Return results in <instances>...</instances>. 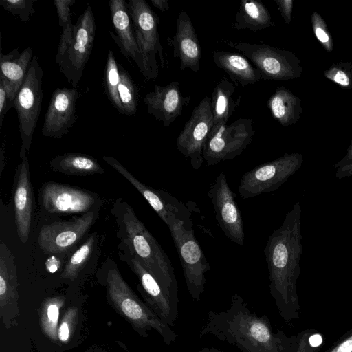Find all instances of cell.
Returning <instances> with one entry per match:
<instances>
[{
	"instance_id": "cell-9",
	"label": "cell",
	"mask_w": 352,
	"mask_h": 352,
	"mask_svg": "<svg viewBox=\"0 0 352 352\" xmlns=\"http://www.w3.org/2000/svg\"><path fill=\"white\" fill-rule=\"evenodd\" d=\"M303 162L301 153H285L254 167L241 176L238 186L239 195L249 199L276 190L299 170Z\"/></svg>"
},
{
	"instance_id": "cell-34",
	"label": "cell",
	"mask_w": 352,
	"mask_h": 352,
	"mask_svg": "<svg viewBox=\"0 0 352 352\" xmlns=\"http://www.w3.org/2000/svg\"><path fill=\"white\" fill-rule=\"evenodd\" d=\"M324 76L344 89L352 88V63L347 61L333 63L324 72Z\"/></svg>"
},
{
	"instance_id": "cell-23",
	"label": "cell",
	"mask_w": 352,
	"mask_h": 352,
	"mask_svg": "<svg viewBox=\"0 0 352 352\" xmlns=\"http://www.w3.org/2000/svg\"><path fill=\"white\" fill-rule=\"evenodd\" d=\"M215 65L226 72L236 86L245 87L262 80L259 71L243 54L222 50H214Z\"/></svg>"
},
{
	"instance_id": "cell-10",
	"label": "cell",
	"mask_w": 352,
	"mask_h": 352,
	"mask_svg": "<svg viewBox=\"0 0 352 352\" xmlns=\"http://www.w3.org/2000/svg\"><path fill=\"white\" fill-rule=\"evenodd\" d=\"M126 6L148 80H155L159 72L157 54L162 66L164 65V50L158 32L159 17L144 0H129Z\"/></svg>"
},
{
	"instance_id": "cell-36",
	"label": "cell",
	"mask_w": 352,
	"mask_h": 352,
	"mask_svg": "<svg viewBox=\"0 0 352 352\" xmlns=\"http://www.w3.org/2000/svg\"><path fill=\"white\" fill-rule=\"evenodd\" d=\"M311 21L317 40L327 52H331L333 50V41L325 21L316 11L311 14Z\"/></svg>"
},
{
	"instance_id": "cell-22",
	"label": "cell",
	"mask_w": 352,
	"mask_h": 352,
	"mask_svg": "<svg viewBox=\"0 0 352 352\" xmlns=\"http://www.w3.org/2000/svg\"><path fill=\"white\" fill-rule=\"evenodd\" d=\"M112 23L116 35L110 32L114 41L121 52L129 59L133 60L138 65L141 74L148 80L144 60L139 51L134 28L126 1L124 0H111L109 2Z\"/></svg>"
},
{
	"instance_id": "cell-12",
	"label": "cell",
	"mask_w": 352,
	"mask_h": 352,
	"mask_svg": "<svg viewBox=\"0 0 352 352\" xmlns=\"http://www.w3.org/2000/svg\"><path fill=\"white\" fill-rule=\"evenodd\" d=\"M255 134L253 120L239 118L210 133L205 143L203 158L208 166L240 155Z\"/></svg>"
},
{
	"instance_id": "cell-25",
	"label": "cell",
	"mask_w": 352,
	"mask_h": 352,
	"mask_svg": "<svg viewBox=\"0 0 352 352\" xmlns=\"http://www.w3.org/2000/svg\"><path fill=\"white\" fill-rule=\"evenodd\" d=\"M301 99L284 87H278L270 97L267 105L272 117L282 126L297 123L302 112Z\"/></svg>"
},
{
	"instance_id": "cell-15",
	"label": "cell",
	"mask_w": 352,
	"mask_h": 352,
	"mask_svg": "<svg viewBox=\"0 0 352 352\" xmlns=\"http://www.w3.org/2000/svg\"><path fill=\"white\" fill-rule=\"evenodd\" d=\"M40 198L44 210L53 214H85L100 206L96 194L54 182L43 184Z\"/></svg>"
},
{
	"instance_id": "cell-37",
	"label": "cell",
	"mask_w": 352,
	"mask_h": 352,
	"mask_svg": "<svg viewBox=\"0 0 352 352\" xmlns=\"http://www.w3.org/2000/svg\"><path fill=\"white\" fill-rule=\"evenodd\" d=\"M59 309L55 303L48 305L45 314H43L42 321L45 332L51 337L56 336V325L58 320Z\"/></svg>"
},
{
	"instance_id": "cell-46",
	"label": "cell",
	"mask_w": 352,
	"mask_h": 352,
	"mask_svg": "<svg viewBox=\"0 0 352 352\" xmlns=\"http://www.w3.org/2000/svg\"><path fill=\"white\" fill-rule=\"evenodd\" d=\"M6 143L3 142L0 151V173H1L6 166Z\"/></svg>"
},
{
	"instance_id": "cell-17",
	"label": "cell",
	"mask_w": 352,
	"mask_h": 352,
	"mask_svg": "<svg viewBox=\"0 0 352 352\" xmlns=\"http://www.w3.org/2000/svg\"><path fill=\"white\" fill-rule=\"evenodd\" d=\"M102 159L137 189L167 226L171 220L192 225L191 213L181 201L164 190H157L142 183L116 158L104 156Z\"/></svg>"
},
{
	"instance_id": "cell-29",
	"label": "cell",
	"mask_w": 352,
	"mask_h": 352,
	"mask_svg": "<svg viewBox=\"0 0 352 352\" xmlns=\"http://www.w3.org/2000/svg\"><path fill=\"white\" fill-rule=\"evenodd\" d=\"M17 295V272L15 257L8 245L0 243V302L1 306Z\"/></svg>"
},
{
	"instance_id": "cell-2",
	"label": "cell",
	"mask_w": 352,
	"mask_h": 352,
	"mask_svg": "<svg viewBox=\"0 0 352 352\" xmlns=\"http://www.w3.org/2000/svg\"><path fill=\"white\" fill-rule=\"evenodd\" d=\"M211 334L243 352H287L292 336L281 330L274 331L269 319L252 313L242 297L234 294L229 308L210 311L200 333Z\"/></svg>"
},
{
	"instance_id": "cell-38",
	"label": "cell",
	"mask_w": 352,
	"mask_h": 352,
	"mask_svg": "<svg viewBox=\"0 0 352 352\" xmlns=\"http://www.w3.org/2000/svg\"><path fill=\"white\" fill-rule=\"evenodd\" d=\"M75 2V0H55L54 1L56 8L58 24L62 30L73 24L72 23L70 7Z\"/></svg>"
},
{
	"instance_id": "cell-42",
	"label": "cell",
	"mask_w": 352,
	"mask_h": 352,
	"mask_svg": "<svg viewBox=\"0 0 352 352\" xmlns=\"http://www.w3.org/2000/svg\"><path fill=\"white\" fill-rule=\"evenodd\" d=\"M68 316L65 315V318L62 321L58 330V338L60 340L65 342L68 340L69 337V322L68 321Z\"/></svg>"
},
{
	"instance_id": "cell-39",
	"label": "cell",
	"mask_w": 352,
	"mask_h": 352,
	"mask_svg": "<svg viewBox=\"0 0 352 352\" xmlns=\"http://www.w3.org/2000/svg\"><path fill=\"white\" fill-rule=\"evenodd\" d=\"M326 352H352V329L343 334Z\"/></svg>"
},
{
	"instance_id": "cell-14",
	"label": "cell",
	"mask_w": 352,
	"mask_h": 352,
	"mask_svg": "<svg viewBox=\"0 0 352 352\" xmlns=\"http://www.w3.org/2000/svg\"><path fill=\"white\" fill-rule=\"evenodd\" d=\"M212 126L210 97L206 96L194 108L176 140L177 150L195 170L202 166L204 147Z\"/></svg>"
},
{
	"instance_id": "cell-31",
	"label": "cell",
	"mask_w": 352,
	"mask_h": 352,
	"mask_svg": "<svg viewBox=\"0 0 352 352\" xmlns=\"http://www.w3.org/2000/svg\"><path fill=\"white\" fill-rule=\"evenodd\" d=\"M95 234L89 236L72 254L62 272L64 279H74L87 263L94 251Z\"/></svg>"
},
{
	"instance_id": "cell-20",
	"label": "cell",
	"mask_w": 352,
	"mask_h": 352,
	"mask_svg": "<svg viewBox=\"0 0 352 352\" xmlns=\"http://www.w3.org/2000/svg\"><path fill=\"white\" fill-rule=\"evenodd\" d=\"M14 185V208L16 232L21 243L29 239L32 219L33 191L30 180L29 161L27 155L21 157Z\"/></svg>"
},
{
	"instance_id": "cell-45",
	"label": "cell",
	"mask_w": 352,
	"mask_h": 352,
	"mask_svg": "<svg viewBox=\"0 0 352 352\" xmlns=\"http://www.w3.org/2000/svg\"><path fill=\"white\" fill-rule=\"evenodd\" d=\"M151 3L161 12H166L169 9L168 0H151Z\"/></svg>"
},
{
	"instance_id": "cell-32",
	"label": "cell",
	"mask_w": 352,
	"mask_h": 352,
	"mask_svg": "<svg viewBox=\"0 0 352 352\" xmlns=\"http://www.w3.org/2000/svg\"><path fill=\"white\" fill-rule=\"evenodd\" d=\"M324 344L321 333L316 329H307L292 336L287 352H320Z\"/></svg>"
},
{
	"instance_id": "cell-7",
	"label": "cell",
	"mask_w": 352,
	"mask_h": 352,
	"mask_svg": "<svg viewBox=\"0 0 352 352\" xmlns=\"http://www.w3.org/2000/svg\"><path fill=\"white\" fill-rule=\"evenodd\" d=\"M167 226L179 254L189 294L198 300L204 292L206 273L210 265L195 236L192 225L171 220Z\"/></svg>"
},
{
	"instance_id": "cell-35",
	"label": "cell",
	"mask_w": 352,
	"mask_h": 352,
	"mask_svg": "<svg viewBox=\"0 0 352 352\" xmlns=\"http://www.w3.org/2000/svg\"><path fill=\"white\" fill-rule=\"evenodd\" d=\"M36 1L0 0V5L13 16H18L22 21L26 23L29 21L30 15L36 12L34 8Z\"/></svg>"
},
{
	"instance_id": "cell-26",
	"label": "cell",
	"mask_w": 352,
	"mask_h": 352,
	"mask_svg": "<svg viewBox=\"0 0 352 352\" xmlns=\"http://www.w3.org/2000/svg\"><path fill=\"white\" fill-rule=\"evenodd\" d=\"M234 18L232 28L237 30L258 32L275 26L269 10L259 1L241 0Z\"/></svg>"
},
{
	"instance_id": "cell-1",
	"label": "cell",
	"mask_w": 352,
	"mask_h": 352,
	"mask_svg": "<svg viewBox=\"0 0 352 352\" xmlns=\"http://www.w3.org/2000/svg\"><path fill=\"white\" fill-rule=\"evenodd\" d=\"M301 212L299 202H296L281 226L269 236L264 248L270 294L286 322L298 319L300 309L296 283L303 252Z\"/></svg>"
},
{
	"instance_id": "cell-30",
	"label": "cell",
	"mask_w": 352,
	"mask_h": 352,
	"mask_svg": "<svg viewBox=\"0 0 352 352\" xmlns=\"http://www.w3.org/2000/svg\"><path fill=\"white\" fill-rule=\"evenodd\" d=\"M120 80L118 93L122 107V114L128 116L136 113L138 102V90L129 72L118 64Z\"/></svg>"
},
{
	"instance_id": "cell-24",
	"label": "cell",
	"mask_w": 352,
	"mask_h": 352,
	"mask_svg": "<svg viewBox=\"0 0 352 352\" xmlns=\"http://www.w3.org/2000/svg\"><path fill=\"white\" fill-rule=\"evenodd\" d=\"M236 85L226 76L221 77L215 85L210 96V104L213 115V126L210 133L221 126L228 124V121L235 111L239 102L234 98Z\"/></svg>"
},
{
	"instance_id": "cell-47",
	"label": "cell",
	"mask_w": 352,
	"mask_h": 352,
	"mask_svg": "<svg viewBox=\"0 0 352 352\" xmlns=\"http://www.w3.org/2000/svg\"><path fill=\"white\" fill-rule=\"evenodd\" d=\"M197 352H221L214 349H203Z\"/></svg>"
},
{
	"instance_id": "cell-41",
	"label": "cell",
	"mask_w": 352,
	"mask_h": 352,
	"mask_svg": "<svg viewBox=\"0 0 352 352\" xmlns=\"http://www.w3.org/2000/svg\"><path fill=\"white\" fill-rule=\"evenodd\" d=\"M8 101V92L6 86L0 80V131L2 128L3 118L6 114V110Z\"/></svg>"
},
{
	"instance_id": "cell-16",
	"label": "cell",
	"mask_w": 352,
	"mask_h": 352,
	"mask_svg": "<svg viewBox=\"0 0 352 352\" xmlns=\"http://www.w3.org/2000/svg\"><path fill=\"white\" fill-rule=\"evenodd\" d=\"M208 196L213 206L217 223L231 241L243 245L245 232L241 210L226 175L221 173L210 184Z\"/></svg>"
},
{
	"instance_id": "cell-5",
	"label": "cell",
	"mask_w": 352,
	"mask_h": 352,
	"mask_svg": "<svg viewBox=\"0 0 352 352\" xmlns=\"http://www.w3.org/2000/svg\"><path fill=\"white\" fill-rule=\"evenodd\" d=\"M95 34V17L90 6L75 24L62 30L55 62L74 87H78L82 76L94 47Z\"/></svg>"
},
{
	"instance_id": "cell-11",
	"label": "cell",
	"mask_w": 352,
	"mask_h": 352,
	"mask_svg": "<svg viewBox=\"0 0 352 352\" xmlns=\"http://www.w3.org/2000/svg\"><path fill=\"white\" fill-rule=\"evenodd\" d=\"M120 260L137 276L152 310L166 324L173 327L179 315L178 293L162 285L146 265L128 248L120 243L118 245Z\"/></svg>"
},
{
	"instance_id": "cell-6",
	"label": "cell",
	"mask_w": 352,
	"mask_h": 352,
	"mask_svg": "<svg viewBox=\"0 0 352 352\" xmlns=\"http://www.w3.org/2000/svg\"><path fill=\"white\" fill-rule=\"evenodd\" d=\"M222 41L245 56L259 71L262 80H293L302 74L300 60L291 51L265 43Z\"/></svg>"
},
{
	"instance_id": "cell-18",
	"label": "cell",
	"mask_w": 352,
	"mask_h": 352,
	"mask_svg": "<svg viewBox=\"0 0 352 352\" xmlns=\"http://www.w3.org/2000/svg\"><path fill=\"white\" fill-rule=\"evenodd\" d=\"M82 95L78 87H58L52 94L41 130L47 138H62L77 120L76 102Z\"/></svg>"
},
{
	"instance_id": "cell-8",
	"label": "cell",
	"mask_w": 352,
	"mask_h": 352,
	"mask_svg": "<svg viewBox=\"0 0 352 352\" xmlns=\"http://www.w3.org/2000/svg\"><path fill=\"white\" fill-rule=\"evenodd\" d=\"M44 72L36 56H34L24 82L15 98L14 107L17 113L21 147L19 156L27 155L40 116L43 91Z\"/></svg>"
},
{
	"instance_id": "cell-4",
	"label": "cell",
	"mask_w": 352,
	"mask_h": 352,
	"mask_svg": "<svg viewBox=\"0 0 352 352\" xmlns=\"http://www.w3.org/2000/svg\"><path fill=\"white\" fill-rule=\"evenodd\" d=\"M100 273L111 301L136 327L142 331L155 329L166 344H172L175 341L177 334L138 298L123 279L113 260L107 258L103 262Z\"/></svg>"
},
{
	"instance_id": "cell-19",
	"label": "cell",
	"mask_w": 352,
	"mask_h": 352,
	"mask_svg": "<svg viewBox=\"0 0 352 352\" xmlns=\"http://www.w3.org/2000/svg\"><path fill=\"white\" fill-rule=\"evenodd\" d=\"M143 100L147 112L165 127H169L181 116L183 108L189 104L190 97L182 96L179 81H172L165 86L155 85L153 91Z\"/></svg>"
},
{
	"instance_id": "cell-28",
	"label": "cell",
	"mask_w": 352,
	"mask_h": 352,
	"mask_svg": "<svg viewBox=\"0 0 352 352\" xmlns=\"http://www.w3.org/2000/svg\"><path fill=\"white\" fill-rule=\"evenodd\" d=\"M32 50L28 47L22 53L15 48L7 54L0 56V75L7 79L17 94L22 86L33 58Z\"/></svg>"
},
{
	"instance_id": "cell-44",
	"label": "cell",
	"mask_w": 352,
	"mask_h": 352,
	"mask_svg": "<svg viewBox=\"0 0 352 352\" xmlns=\"http://www.w3.org/2000/svg\"><path fill=\"white\" fill-rule=\"evenodd\" d=\"M352 176V162L336 169V177L338 179Z\"/></svg>"
},
{
	"instance_id": "cell-13",
	"label": "cell",
	"mask_w": 352,
	"mask_h": 352,
	"mask_svg": "<svg viewBox=\"0 0 352 352\" xmlns=\"http://www.w3.org/2000/svg\"><path fill=\"white\" fill-rule=\"evenodd\" d=\"M99 215V206L78 217L44 225L38 243L47 254H62L72 250L87 234Z\"/></svg>"
},
{
	"instance_id": "cell-27",
	"label": "cell",
	"mask_w": 352,
	"mask_h": 352,
	"mask_svg": "<svg viewBox=\"0 0 352 352\" xmlns=\"http://www.w3.org/2000/svg\"><path fill=\"white\" fill-rule=\"evenodd\" d=\"M49 164L53 171L71 176H87L104 173L96 159L80 153L58 155Z\"/></svg>"
},
{
	"instance_id": "cell-40",
	"label": "cell",
	"mask_w": 352,
	"mask_h": 352,
	"mask_svg": "<svg viewBox=\"0 0 352 352\" xmlns=\"http://www.w3.org/2000/svg\"><path fill=\"white\" fill-rule=\"evenodd\" d=\"M278 9L286 24H289L292 19L293 0H274Z\"/></svg>"
},
{
	"instance_id": "cell-21",
	"label": "cell",
	"mask_w": 352,
	"mask_h": 352,
	"mask_svg": "<svg viewBox=\"0 0 352 352\" xmlns=\"http://www.w3.org/2000/svg\"><path fill=\"white\" fill-rule=\"evenodd\" d=\"M173 47V55L179 60V69L188 68L197 72L200 68L201 48L192 21L185 10L179 12L176 20L175 34L167 38Z\"/></svg>"
},
{
	"instance_id": "cell-33",
	"label": "cell",
	"mask_w": 352,
	"mask_h": 352,
	"mask_svg": "<svg viewBox=\"0 0 352 352\" xmlns=\"http://www.w3.org/2000/svg\"><path fill=\"white\" fill-rule=\"evenodd\" d=\"M119 80L118 63L113 52L109 50L104 71L105 89L111 103L121 113L122 107L118 93Z\"/></svg>"
},
{
	"instance_id": "cell-3",
	"label": "cell",
	"mask_w": 352,
	"mask_h": 352,
	"mask_svg": "<svg viewBox=\"0 0 352 352\" xmlns=\"http://www.w3.org/2000/svg\"><path fill=\"white\" fill-rule=\"evenodd\" d=\"M111 213L116 223L120 243L136 256L162 285L178 293L174 269L168 255L139 219L133 208L119 197L114 201Z\"/></svg>"
},
{
	"instance_id": "cell-43",
	"label": "cell",
	"mask_w": 352,
	"mask_h": 352,
	"mask_svg": "<svg viewBox=\"0 0 352 352\" xmlns=\"http://www.w3.org/2000/svg\"><path fill=\"white\" fill-rule=\"evenodd\" d=\"M351 162H352V140H351L350 144L346 150V155L342 160L335 163L333 166L335 169H337Z\"/></svg>"
}]
</instances>
